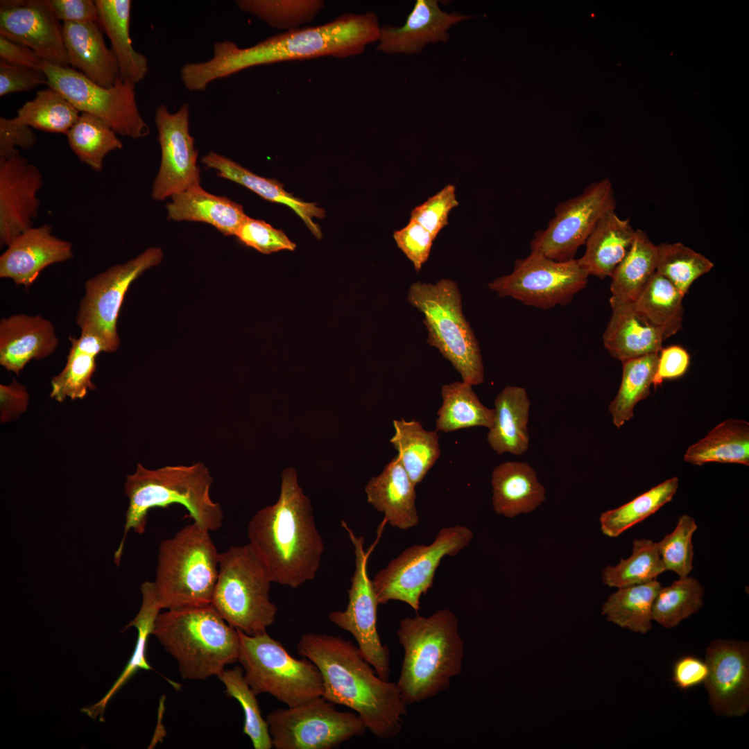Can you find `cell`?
Returning a JSON list of instances; mask_svg holds the SVG:
<instances>
[{
	"mask_svg": "<svg viewBox=\"0 0 749 749\" xmlns=\"http://www.w3.org/2000/svg\"><path fill=\"white\" fill-rule=\"evenodd\" d=\"M657 257V245L636 230L630 250L610 277L612 296L633 302L656 272Z\"/></svg>",
	"mask_w": 749,
	"mask_h": 749,
	"instance_id": "obj_41",
	"label": "cell"
},
{
	"mask_svg": "<svg viewBox=\"0 0 749 749\" xmlns=\"http://www.w3.org/2000/svg\"><path fill=\"white\" fill-rule=\"evenodd\" d=\"M236 3L241 10L286 32L311 21L324 6L320 0H239Z\"/></svg>",
	"mask_w": 749,
	"mask_h": 749,
	"instance_id": "obj_49",
	"label": "cell"
},
{
	"mask_svg": "<svg viewBox=\"0 0 749 749\" xmlns=\"http://www.w3.org/2000/svg\"><path fill=\"white\" fill-rule=\"evenodd\" d=\"M472 17L444 12L436 0H417L403 26L381 27L377 49L386 53H419L429 43L447 42L452 26Z\"/></svg>",
	"mask_w": 749,
	"mask_h": 749,
	"instance_id": "obj_23",
	"label": "cell"
},
{
	"mask_svg": "<svg viewBox=\"0 0 749 749\" xmlns=\"http://www.w3.org/2000/svg\"><path fill=\"white\" fill-rule=\"evenodd\" d=\"M342 526L354 547L355 569L347 590L346 609L331 612L329 619L334 625L352 635L364 659L381 678L388 680L390 651L388 646L381 642L377 630L379 603L368 573V554L363 547L364 538L356 536L344 521Z\"/></svg>",
	"mask_w": 749,
	"mask_h": 749,
	"instance_id": "obj_17",
	"label": "cell"
},
{
	"mask_svg": "<svg viewBox=\"0 0 749 749\" xmlns=\"http://www.w3.org/2000/svg\"><path fill=\"white\" fill-rule=\"evenodd\" d=\"M37 142L31 128L14 119L0 117V161L19 154L16 148L28 150Z\"/></svg>",
	"mask_w": 749,
	"mask_h": 749,
	"instance_id": "obj_56",
	"label": "cell"
},
{
	"mask_svg": "<svg viewBox=\"0 0 749 749\" xmlns=\"http://www.w3.org/2000/svg\"><path fill=\"white\" fill-rule=\"evenodd\" d=\"M657 361L658 354H651L622 362L620 387L608 407L617 428L632 419L636 404L651 395Z\"/></svg>",
	"mask_w": 749,
	"mask_h": 749,
	"instance_id": "obj_42",
	"label": "cell"
},
{
	"mask_svg": "<svg viewBox=\"0 0 749 749\" xmlns=\"http://www.w3.org/2000/svg\"><path fill=\"white\" fill-rule=\"evenodd\" d=\"M635 232L629 218H620L615 210L607 213L588 236L584 254L576 259L579 265L589 276L610 277L630 250Z\"/></svg>",
	"mask_w": 749,
	"mask_h": 749,
	"instance_id": "obj_28",
	"label": "cell"
},
{
	"mask_svg": "<svg viewBox=\"0 0 749 749\" xmlns=\"http://www.w3.org/2000/svg\"><path fill=\"white\" fill-rule=\"evenodd\" d=\"M0 60L42 71L44 61L31 49L0 35Z\"/></svg>",
	"mask_w": 749,
	"mask_h": 749,
	"instance_id": "obj_60",
	"label": "cell"
},
{
	"mask_svg": "<svg viewBox=\"0 0 749 749\" xmlns=\"http://www.w3.org/2000/svg\"><path fill=\"white\" fill-rule=\"evenodd\" d=\"M42 71L47 85L80 112L96 116L121 136L139 139L149 134V127L138 109L132 82L120 78L112 87H104L74 68L46 62Z\"/></svg>",
	"mask_w": 749,
	"mask_h": 749,
	"instance_id": "obj_12",
	"label": "cell"
},
{
	"mask_svg": "<svg viewBox=\"0 0 749 749\" xmlns=\"http://www.w3.org/2000/svg\"><path fill=\"white\" fill-rule=\"evenodd\" d=\"M458 205L456 187L449 184L413 208L409 220L418 223L436 238L448 224L450 212Z\"/></svg>",
	"mask_w": 749,
	"mask_h": 749,
	"instance_id": "obj_52",
	"label": "cell"
},
{
	"mask_svg": "<svg viewBox=\"0 0 749 749\" xmlns=\"http://www.w3.org/2000/svg\"><path fill=\"white\" fill-rule=\"evenodd\" d=\"M209 533L193 522L161 542L153 584L162 609L211 604L220 553Z\"/></svg>",
	"mask_w": 749,
	"mask_h": 749,
	"instance_id": "obj_7",
	"label": "cell"
},
{
	"mask_svg": "<svg viewBox=\"0 0 749 749\" xmlns=\"http://www.w3.org/2000/svg\"><path fill=\"white\" fill-rule=\"evenodd\" d=\"M0 35L31 49L44 62L69 67L62 25L49 0L1 1Z\"/></svg>",
	"mask_w": 749,
	"mask_h": 749,
	"instance_id": "obj_20",
	"label": "cell"
},
{
	"mask_svg": "<svg viewBox=\"0 0 749 749\" xmlns=\"http://www.w3.org/2000/svg\"><path fill=\"white\" fill-rule=\"evenodd\" d=\"M632 552L616 566L606 567L601 574L603 583L617 588L650 582L665 571L656 543L651 540L636 539Z\"/></svg>",
	"mask_w": 749,
	"mask_h": 749,
	"instance_id": "obj_47",
	"label": "cell"
},
{
	"mask_svg": "<svg viewBox=\"0 0 749 749\" xmlns=\"http://www.w3.org/2000/svg\"><path fill=\"white\" fill-rule=\"evenodd\" d=\"M62 33L69 64L104 87L121 78L117 60L104 40L97 22L63 23Z\"/></svg>",
	"mask_w": 749,
	"mask_h": 749,
	"instance_id": "obj_25",
	"label": "cell"
},
{
	"mask_svg": "<svg viewBox=\"0 0 749 749\" xmlns=\"http://www.w3.org/2000/svg\"><path fill=\"white\" fill-rule=\"evenodd\" d=\"M415 486L396 456L379 475L368 481L365 492L368 502L384 514L386 522L407 530L419 522Z\"/></svg>",
	"mask_w": 749,
	"mask_h": 749,
	"instance_id": "obj_27",
	"label": "cell"
},
{
	"mask_svg": "<svg viewBox=\"0 0 749 749\" xmlns=\"http://www.w3.org/2000/svg\"><path fill=\"white\" fill-rule=\"evenodd\" d=\"M80 114L71 103L49 87L38 91L33 100L26 101L13 119L33 128L66 135Z\"/></svg>",
	"mask_w": 749,
	"mask_h": 749,
	"instance_id": "obj_45",
	"label": "cell"
},
{
	"mask_svg": "<svg viewBox=\"0 0 749 749\" xmlns=\"http://www.w3.org/2000/svg\"><path fill=\"white\" fill-rule=\"evenodd\" d=\"M707 674L705 662L693 656H685L675 662L673 680L679 688L686 690L704 682Z\"/></svg>",
	"mask_w": 749,
	"mask_h": 749,
	"instance_id": "obj_61",
	"label": "cell"
},
{
	"mask_svg": "<svg viewBox=\"0 0 749 749\" xmlns=\"http://www.w3.org/2000/svg\"><path fill=\"white\" fill-rule=\"evenodd\" d=\"M266 720L277 749H333L368 730L358 714L338 711L322 696L276 709Z\"/></svg>",
	"mask_w": 749,
	"mask_h": 749,
	"instance_id": "obj_13",
	"label": "cell"
},
{
	"mask_svg": "<svg viewBox=\"0 0 749 749\" xmlns=\"http://www.w3.org/2000/svg\"><path fill=\"white\" fill-rule=\"evenodd\" d=\"M703 585L693 577H680L661 587L652 606V619L666 628L677 626L703 605Z\"/></svg>",
	"mask_w": 749,
	"mask_h": 749,
	"instance_id": "obj_46",
	"label": "cell"
},
{
	"mask_svg": "<svg viewBox=\"0 0 749 749\" xmlns=\"http://www.w3.org/2000/svg\"><path fill=\"white\" fill-rule=\"evenodd\" d=\"M610 304L612 313L603 343L613 358L622 363L660 352L663 336L635 311L632 302L611 296Z\"/></svg>",
	"mask_w": 749,
	"mask_h": 749,
	"instance_id": "obj_26",
	"label": "cell"
},
{
	"mask_svg": "<svg viewBox=\"0 0 749 749\" xmlns=\"http://www.w3.org/2000/svg\"><path fill=\"white\" fill-rule=\"evenodd\" d=\"M492 506L499 515L512 518L528 513L546 499V490L527 463L506 461L492 472Z\"/></svg>",
	"mask_w": 749,
	"mask_h": 749,
	"instance_id": "obj_29",
	"label": "cell"
},
{
	"mask_svg": "<svg viewBox=\"0 0 749 749\" xmlns=\"http://www.w3.org/2000/svg\"><path fill=\"white\" fill-rule=\"evenodd\" d=\"M380 28L374 12L347 13L327 24L285 31L247 48L228 40L216 42L212 57L200 64V71L205 80L212 83L258 65L322 56H354L378 42Z\"/></svg>",
	"mask_w": 749,
	"mask_h": 749,
	"instance_id": "obj_3",
	"label": "cell"
},
{
	"mask_svg": "<svg viewBox=\"0 0 749 749\" xmlns=\"http://www.w3.org/2000/svg\"><path fill=\"white\" fill-rule=\"evenodd\" d=\"M397 635L404 657L396 685L407 705L446 690L461 673L464 642L451 611L440 609L429 617H406Z\"/></svg>",
	"mask_w": 749,
	"mask_h": 749,
	"instance_id": "obj_4",
	"label": "cell"
},
{
	"mask_svg": "<svg viewBox=\"0 0 749 749\" xmlns=\"http://www.w3.org/2000/svg\"><path fill=\"white\" fill-rule=\"evenodd\" d=\"M616 203L610 179L592 182L579 195L556 206L546 227L535 232L531 251L558 261L574 259L601 218L615 210Z\"/></svg>",
	"mask_w": 749,
	"mask_h": 749,
	"instance_id": "obj_16",
	"label": "cell"
},
{
	"mask_svg": "<svg viewBox=\"0 0 749 749\" xmlns=\"http://www.w3.org/2000/svg\"><path fill=\"white\" fill-rule=\"evenodd\" d=\"M235 236L247 246L266 255L284 250L293 251L296 247L282 230L249 216Z\"/></svg>",
	"mask_w": 749,
	"mask_h": 749,
	"instance_id": "obj_53",
	"label": "cell"
},
{
	"mask_svg": "<svg viewBox=\"0 0 749 749\" xmlns=\"http://www.w3.org/2000/svg\"><path fill=\"white\" fill-rule=\"evenodd\" d=\"M393 239L419 272L429 259L436 238L420 224L409 220L404 227L394 232Z\"/></svg>",
	"mask_w": 749,
	"mask_h": 749,
	"instance_id": "obj_54",
	"label": "cell"
},
{
	"mask_svg": "<svg viewBox=\"0 0 749 749\" xmlns=\"http://www.w3.org/2000/svg\"><path fill=\"white\" fill-rule=\"evenodd\" d=\"M494 419L488 429L487 440L497 454H524L529 447L531 402L526 389L507 386L494 401Z\"/></svg>",
	"mask_w": 749,
	"mask_h": 749,
	"instance_id": "obj_30",
	"label": "cell"
},
{
	"mask_svg": "<svg viewBox=\"0 0 749 749\" xmlns=\"http://www.w3.org/2000/svg\"><path fill=\"white\" fill-rule=\"evenodd\" d=\"M161 164L152 187V198L162 200L200 185L198 150L189 133V106L170 112L164 104L155 110Z\"/></svg>",
	"mask_w": 749,
	"mask_h": 749,
	"instance_id": "obj_18",
	"label": "cell"
},
{
	"mask_svg": "<svg viewBox=\"0 0 749 749\" xmlns=\"http://www.w3.org/2000/svg\"><path fill=\"white\" fill-rule=\"evenodd\" d=\"M152 635L175 659L184 679L218 676L238 661V631L211 604L160 612Z\"/></svg>",
	"mask_w": 749,
	"mask_h": 749,
	"instance_id": "obj_6",
	"label": "cell"
},
{
	"mask_svg": "<svg viewBox=\"0 0 749 749\" xmlns=\"http://www.w3.org/2000/svg\"><path fill=\"white\" fill-rule=\"evenodd\" d=\"M272 581L248 544L220 553L211 605L232 627L249 635L266 631L278 608L269 597Z\"/></svg>",
	"mask_w": 749,
	"mask_h": 749,
	"instance_id": "obj_9",
	"label": "cell"
},
{
	"mask_svg": "<svg viewBox=\"0 0 749 749\" xmlns=\"http://www.w3.org/2000/svg\"><path fill=\"white\" fill-rule=\"evenodd\" d=\"M28 400L26 388L15 379L9 384H0L1 422L17 419L27 410Z\"/></svg>",
	"mask_w": 749,
	"mask_h": 749,
	"instance_id": "obj_58",
	"label": "cell"
},
{
	"mask_svg": "<svg viewBox=\"0 0 749 749\" xmlns=\"http://www.w3.org/2000/svg\"><path fill=\"white\" fill-rule=\"evenodd\" d=\"M394 435L390 440L397 458L416 485L420 483L440 455L438 431L426 430L419 421L394 420Z\"/></svg>",
	"mask_w": 749,
	"mask_h": 749,
	"instance_id": "obj_36",
	"label": "cell"
},
{
	"mask_svg": "<svg viewBox=\"0 0 749 749\" xmlns=\"http://www.w3.org/2000/svg\"><path fill=\"white\" fill-rule=\"evenodd\" d=\"M297 651L319 669L324 698L354 711L379 739L399 734L408 705L396 682L381 678L358 646L340 636L309 632L300 637Z\"/></svg>",
	"mask_w": 749,
	"mask_h": 749,
	"instance_id": "obj_1",
	"label": "cell"
},
{
	"mask_svg": "<svg viewBox=\"0 0 749 749\" xmlns=\"http://www.w3.org/2000/svg\"><path fill=\"white\" fill-rule=\"evenodd\" d=\"M171 200L166 206L169 218L204 222L226 236H235L248 218L242 205L209 193L200 185L172 196Z\"/></svg>",
	"mask_w": 749,
	"mask_h": 749,
	"instance_id": "obj_31",
	"label": "cell"
},
{
	"mask_svg": "<svg viewBox=\"0 0 749 749\" xmlns=\"http://www.w3.org/2000/svg\"><path fill=\"white\" fill-rule=\"evenodd\" d=\"M661 584L650 582L618 588L602 606L608 621L635 632L646 634L652 627V606Z\"/></svg>",
	"mask_w": 749,
	"mask_h": 749,
	"instance_id": "obj_40",
	"label": "cell"
},
{
	"mask_svg": "<svg viewBox=\"0 0 749 749\" xmlns=\"http://www.w3.org/2000/svg\"><path fill=\"white\" fill-rule=\"evenodd\" d=\"M697 529L695 519L681 515L675 529L656 543L665 570L673 571L679 577L689 575L693 569L692 536Z\"/></svg>",
	"mask_w": 749,
	"mask_h": 749,
	"instance_id": "obj_51",
	"label": "cell"
},
{
	"mask_svg": "<svg viewBox=\"0 0 749 749\" xmlns=\"http://www.w3.org/2000/svg\"><path fill=\"white\" fill-rule=\"evenodd\" d=\"M79 337H69L71 347L62 370L51 381V397L62 402L67 398L83 399L94 390L92 377L96 368V358L106 352L102 341L94 334L80 332Z\"/></svg>",
	"mask_w": 749,
	"mask_h": 749,
	"instance_id": "obj_34",
	"label": "cell"
},
{
	"mask_svg": "<svg viewBox=\"0 0 749 749\" xmlns=\"http://www.w3.org/2000/svg\"><path fill=\"white\" fill-rule=\"evenodd\" d=\"M704 681L709 704L721 716L740 717L749 711V644L716 639L707 646Z\"/></svg>",
	"mask_w": 749,
	"mask_h": 749,
	"instance_id": "obj_19",
	"label": "cell"
},
{
	"mask_svg": "<svg viewBox=\"0 0 749 749\" xmlns=\"http://www.w3.org/2000/svg\"><path fill=\"white\" fill-rule=\"evenodd\" d=\"M472 538L470 528L456 525L441 528L429 545L408 547L372 580L379 604L399 601L418 611L420 597L432 587L436 570L442 559L447 556H456Z\"/></svg>",
	"mask_w": 749,
	"mask_h": 749,
	"instance_id": "obj_11",
	"label": "cell"
},
{
	"mask_svg": "<svg viewBox=\"0 0 749 749\" xmlns=\"http://www.w3.org/2000/svg\"><path fill=\"white\" fill-rule=\"evenodd\" d=\"M407 300L424 316L427 343L436 347L472 386L484 381V365L479 342L462 308L457 284L450 279L436 283L415 282Z\"/></svg>",
	"mask_w": 749,
	"mask_h": 749,
	"instance_id": "obj_8",
	"label": "cell"
},
{
	"mask_svg": "<svg viewBox=\"0 0 749 749\" xmlns=\"http://www.w3.org/2000/svg\"><path fill=\"white\" fill-rule=\"evenodd\" d=\"M42 186L40 170L20 154L0 161L1 247L33 226L40 205L37 193Z\"/></svg>",
	"mask_w": 749,
	"mask_h": 749,
	"instance_id": "obj_21",
	"label": "cell"
},
{
	"mask_svg": "<svg viewBox=\"0 0 749 749\" xmlns=\"http://www.w3.org/2000/svg\"><path fill=\"white\" fill-rule=\"evenodd\" d=\"M98 24L111 43L120 70L121 78L136 84L148 71V58L135 50L130 35L132 1L130 0H96Z\"/></svg>",
	"mask_w": 749,
	"mask_h": 749,
	"instance_id": "obj_33",
	"label": "cell"
},
{
	"mask_svg": "<svg viewBox=\"0 0 749 749\" xmlns=\"http://www.w3.org/2000/svg\"><path fill=\"white\" fill-rule=\"evenodd\" d=\"M589 275L576 259L558 261L531 251L515 261L511 273L488 284L500 297H510L542 309L570 303L585 288Z\"/></svg>",
	"mask_w": 749,
	"mask_h": 749,
	"instance_id": "obj_14",
	"label": "cell"
},
{
	"mask_svg": "<svg viewBox=\"0 0 749 749\" xmlns=\"http://www.w3.org/2000/svg\"><path fill=\"white\" fill-rule=\"evenodd\" d=\"M213 479L203 463L191 465H167L156 470L138 463L135 471L127 476L124 492L128 498L122 540L114 552V561L119 565L128 532L143 534L148 512L178 503L189 512L193 522L215 531L222 526L223 513L218 502L210 496Z\"/></svg>",
	"mask_w": 749,
	"mask_h": 749,
	"instance_id": "obj_5",
	"label": "cell"
},
{
	"mask_svg": "<svg viewBox=\"0 0 749 749\" xmlns=\"http://www.w3.org/2000/svg\"><path fill=\"white\" fill-rule=\"evenodd\" d=\"M202 162L207 167L216 170L218 176L240 184L267 200L289 206L302 219L317 239L322 237L320 228L313 218H322L325 212L315 203H306L294 197L286 191L282 184L277 180L259 176L233 160L216 153L207 154L203 157Z\"/></svg>",
	"mask_w": 749,
	"mask_h": 749,
	"instance_id": "obj_32",
	"label": "cell"
},
{
	"mask_svg": "<svg viewBox=\"0 0 749 749\" xmlns=\"http://www.w3.org/2000/svg\"><path fill=\"white\" fill-rule=\"evenodd\" d=\"M45 224L18 235L0 256V277L28 289L45 268L74 257L72 245L53 235Z\"/></svg>",
	"mask_w": 749,
	"mask_h": 749,
	"instance_id": "obj_22",
	"label": "cell"
},
{
	"mask_svg": "<svg viewBox=\"0 0 749 749\" xmlns=\"http://www.w3.org/2000/svg\"><path fill=\"white\" fill-rule=\"evenodd\" d=\"M656 272L666 278L683 295L692 284L709 273L714 264L703 255L680 242L657 245Z\"/></svg>",
	"mask_w": 749,
	"mask_h": 749,
	"instance_id": "obj_48",
	"label": "cell"
},
{
	"mask_svg": "<svg viewBox=\"0 0 749 749\" xmlns=\"http://www.w3.org/2000/svg\"><path fill=\"white\" fill-rule=\"evenodd\" d=\"M678 482V477L667 479L629 502L603 512L599 518L602 532L608 537H618L654 514L672 500Z\"/></svg>",
	"mask_w": 749,
	"mask_h": 749,
	"instance_id": "obj_44",
	"label": "cell"
},
{
	"mask_svg": "<svg viewBox=\"0 0 749 749\" xmlns=\"http://www.w3.org/2000/svg\"><path fill=\"white\" fill-rule=\"evenodd\" d=\"M690 364L688 352L680 345H671L662 348L658 353L657 370L653 384L654 387L664 381L683 376Z\"/></svg>",
	"mask_w": 749,
	"mask_h": 749,
	"instance_id": "obj_57",
	"label": "cell"
},
{
	"mask_svg": "<svg viewBox=\"0 0 749 749\" xmlns=\"http://www.w3.org/2000/svg\"><path fill=\"white\" fill-rule=\"evenodd\" d=\"M236 630L240 638L238 662L257 696L269 694L289 707L322 696V678L311 660L295 658L266 631L249 635Z\"/></svg>",
	"mask_w": 749,
	"mask_h": 749,
	"instance_id": "obj_10",
	"label": "cell"
},
{
	"mask_svg": "<svg viewBox=\"0 0 749 749\" xmlns=\"http://www.w3.org/2000/svg\"><path fill=\"white\" fill-rule=\"evenodd\" d=\"M684 296L666 278L655 272L632 303L635 311L666 340L682 327Z\"/></svg>",
	"mask_w": 749,
	"mask_h": 749,
	"instance_id": "obj_37",
	"label": "cell"
},
{
	"mask_svg": "<svg viewBox=\"0 0 749 749\" xmlns=\"http://www.w3.org/2000/svg\"><path fill=\"white\" fill-rule=\"evenodd\" d=\"M140 590L142 596L140 609L136 617L125 628L126 630L133 626L137 630V642L133 653L121 674L105 696L99 702L83 709L92 718L94 719L98 715L102 717L110 700L136 672L141 669H151L146 657V647L148 637L153 633L156 618L162 608L155 593L153 582L142 583Z\"/></svg>",
	"mask_w": 749,
	"mask_h": 749,
	"instance_id": "obj_38",
	"label": "cell"
},
{
	"mask_svg": "<svg viewBox=\"0 0 749 749\" xmlns=\"http://www.w3.org/2000/svg\"><path fill=\"white\" fill-rule=\"evenodd\" d=\"M43 71L8 64L0 60V96L27 92L46 84Z\"/></svg>",
	"mask_w": 749,
	"mask_h": 749,
	"instance_id": "obj_55",
	"label": "cell"
},
{
	"mask_svg": "<svg viewBox=\"0 0 749 749\" xmlns=\"http://www.w3.org/2000/svg\"><path fill=\"white\" fill-rule=\"evenodd\" d=\"M218 678L224 685L227 696L237 700L241 705L244 713L243 732L250 738L254 748H272L268 725L262 716L257 695L246 680L243 668L224 669Z\"/></svg>",
	"mask_w": 749,
	"mask_h": 749,
	"instance_id": "obj_50",
	"label": "cell"
},
{
	"mask_svg": "<svg viewBox=\"0 0 749 749\" xmlns=\"http://www.w3.org/2000/svg\"><path fill=\"white\" fill-rule=\"evenodd\" d=\"M248 537L272 583L296 588L315 578L324 543L294 468L283 470L277 501L255 514Z\"/></svg>",
	"mask_w": 749,
	"mask_h": 749,
	"instance_id": "obj_2",
	"label": "cell"
},
{
	"mask_svg": "<svg viewBox=\"0 0 749 749\" xmlns=\"http://www.w3.org/2000/svg\"><path fill=\"white\" fill-rule=\"evenodd\" d=\"M59 345L53 323L40 315L18 313L0 320V364L19 374L32 359L52 354Z\"/></svg>",
	"mask_w": 749,
	"mask_h": 749,
	"instance_id": "obj_24",
	"label": "cell"
},
{
	"mask_svg": "<svg viewBox=\"0 0 749 749\" xmlns=\"http://www.w3.org/2000/svg\"><path fill=\"white\" fill-rule=\"evenodd\" d=\"M66 135L70 148L79 160L96 171L102 170L104 159L110 152L123 147L111 127L87 113H80Z\"/></svg>",
	"mask_w": 749,
	"mask_h": 749,
	"instance_id": "obj_43",
	"label": "cell"
},
{
	"mask_svg": "<svg viewBox=\"0 0 749 749\" xmlns=\"http://www.w3.org/2000/svg\"><path fill=\"white\" fill-rule=\"evenodd\" d=\"M162 258L160 248H149L135 258L112 266L86 281L76 322L80 331L96 335L106 352H114L120 345L117 323L128 288L144 272L157 266Z\"/></svg>",
	"mask_w": 749,
	"mask_h": 749,
	"instance_id": "obj_15",
	"label": "cell"
},
{
	"mask_svg": "<svg viewBox=\"0 0 749 749\" xmlns=\"http://www.w3.org/2000/svg\"><path fill=\"white\" fill-rule=\"evenodd\" d=\"M58 20L63 23L97 22L98 9L92 0H49Z\"/></svg>",
	"mask_w": 749,
	"mask_h": 749,
	"instance_id": "obj_59",
	"label": "cell"
},
{
	"mask_svg": "<svg viewBox=\"0 0 749 749\" xmlns=\"http://www.w3.org/2000/svg\"><path fill=\"white\" fill-rule=\"evenodd\" d=\"M472 386L463 381L442 386V403L436 420L437 431L449 433L474 427H492L494 410L481 403Z\"/></svg>",
	"mask_w": 749,
	"mask_h": 749,
	"instance_id": "obj_39",
	"label": "cell"
},
{
	"mask_svg": "<svg viewBox=\"0 0 749 749\" xmlns=\"http://www.w3.org/2000/svg\"><path fill=\"white\" fill-rule=\"evenodd\" d=\"M684 460L695 465L707 463L749 465V422L726 420L714 427L684 455Z\"/></svg>",
	"mask_w": 749,
	"mask_h": 749,
	"instance_id": "obj_35",
	"label": "cell"
}]
</instances>
